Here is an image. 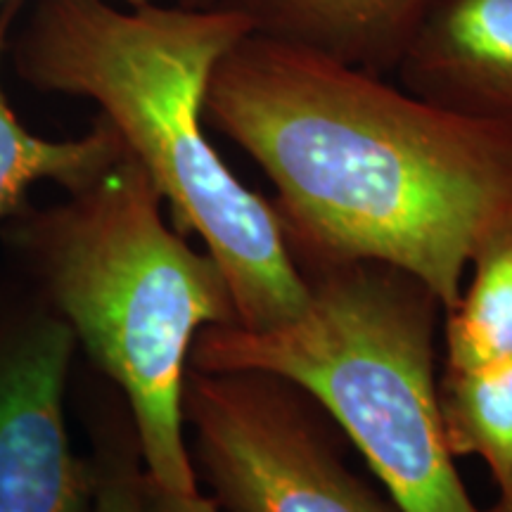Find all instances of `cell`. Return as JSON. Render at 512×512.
<instances>
[{"label": "cell", "instance_id": "cell-12", "mask_svg": "<svg viewBox=\"0 0 512 512\" xmlns=\"http://www.w3.org/2000/svg\"><path fill=\"white\" fill-rule=\"evenodd\" d=\"M140 475L143 472L133 465H107L98 472V484L88 512H147Z\"/></svg>", "mask_w": 512, "mask_h": 512}, {"label": "cell", "instance_id": "cell-10", "mask_svg": "<svg viewBox=\"0 0 512 512\" xmlns=\"http://www.w3.org/2000/svg\"><path fill=\"white\" fill-rule=\"evenodd\" d=\"M437 399L453 458L477 456L498 498L512 494V361L472 370H439Z\"/></svg>", "mask_w": 512, "mask_h": 512}, {"label": "cell", "instance_id": "cell-5", "mask_svg": "<svg viewBox=\"0 0 512 512\" xmlns=\"http://www.w3.org/2000/svg\"><path fill=\"white\" fill-rule=\"evenodd\" d=\"M183 422L195 475L223 512H399L351 470L347 437L287 377L188 368Z\"/></svg>", "mask_w": 512, "mask_h": 512}, {"label": "cell", "instance_id": "cell-9", "mask_svg": "<svg viewBox=\"0 0 512 512\" xmlns=\"http://www.w3.org/2000/svg\"><path fill=\"white\" fill-rule=\"evenodd\" d=\"M17 10L19 0L0 3V64L10 46L8 34ZM126 152L117 128L102 114L81 138L46 140L34 136L12 112L0 83V226L27 209V195L36 183L53 181L67 192L79 190Z\"/></svg>", "mask_w": 512, "mask_h": 512}, {"label": "cell", "instance_id": "cell-8", "mask_svg": "<svg viewBox=\"0 0 512 512\" xmlns=\"http://www.w3.org/2000/svg\"><path fill=\"white\" fill-rule=\"evenodd\" d=\"M252 34L361 72H396L437 0H216Z\"/></svg>", "mask_w": 512, "mask_h": 512}, {"label": "cell", "instance_id": "cell-2", "mask_svg": "<svg viewBox=\"0 0 512 512\" xmlns=\"http://www.w3.org/2000/svg\"><path fill=\"white\" fill-rule=\"evenodd\" d=\"M252 34L211 5L38 0L12 60L29 86L93 100L169 204L178 233L200 235L219 261L238 323L266 330L304 309L273 202L247 188L209 138L204 98L216 64Z\"/></svg>", "mask_w": 512, "mask_h": 512}, {"label": "cell", "instance_id": "cell-3", "mask_svg": "<svg viewBox=\"0 0 512 512\" xmlns=\"http://www.w3.org/2000/svg\"><path fill=\"white\" fill-rule=\"evenodd\" d=\"M164 200L131 152L67 200L19 211L12 240L76 344L124 392L145 477L195 494L183 422L200 330L238 323L226 273L164 219Z\"/></svg>", "mask_w": 512, "mask_h": 512}, {"label": "cell", "instance_id": "cell-13", "mask_svg": "<svg viewBox=\"0 0 512 512\" xmlns=\"http://www.w3.org/2000/svg\"><path fill=\"white\" fill-rule=\"evenodd\" d=\"M140 486H143V498L147 512H223L211 498L202 496L200 491L195 494H181V491H171L140 475Z\"/></svg>", "mask_w": 512, "mask_h": 512}, {"label": "cell", "instance_id": "cell-6", "mask_svg": "<svg viewBox=\"0 0 512 512\" xmlns=\"http://www.w3.org/2000/svg\"><path fill=\"white\" fill-rule=\"evenodd\" d=\"M76 339L43 304L0 328V512H88L98 472L76 458L64 389Z\"/></svg>", "mask_w": 512, "mask_h": 512}, {"label": "cell", "instance_id": "cell-14", "mask_svg": "<svg viewBox=\"0 0 512 512\" xmlns=\"http://www.w3.org/2000/svg\"><path fill=\"white\" fill-rule=\"evenodd\" d=\"M484 512H512V494L496 498V503L491 505V508H486Z\"/></svg>", "mask_w": 512, "mask_h": 512}, {"label": "cell", "instance_id": "cell-11", "mask_svg": "<svg viewBox=\"0 0 512 512\" xmlns=\"http://www.w3.org/2000/svg\"><path fill=\"white\" fill-rule=\"evenodd\" d=\"M470 280L444 311V368L472 370L512 361V228L477 249Z\"/></svg>", "mask_w": 512, "mask_h": 512}, {"label": "cell", "instance_id": "cell-7", "mask_svg": "<svg viewBox=\"0 0 512 512\" xmlns=\"http://www.w3.org/2000/svg\"><path fill=\"white\" fill-rule=\"evenodd\" d=\"M394 76L441 110L512 128V0H437Z\"/></svg>", "mask_w": 512, "mask_h": 512}, {"label": "cell", "instance_id": "cell-4", "mask_svg": "<svg viewBox=\"0 0 512 512\" xmlns=\"http://www.w3.org/2000/svg\"><path fill=\"white\" fill-rule=\"evenodd\" d=\"M297 268L309 287L297 316L266 330L204 328L190 368L264 370L299 384L366 458L399 512H484L441 427L437 294L380 261Z\"/></svg>", "mask_w": 512, "mask_h": 512}, {"label": "cell", "instance_id": "cell-15", "mask_svg": "<svg viewBox=\"0 0 512 512\" xmlns=\"http://www.w3.org/2000/svg\"><path fill=\"white\" fill-rule=\"evenodd\" d=\"M5 3V0H0ZM112 3L119 5H128V8H138V5H152V3H169V0H112Z\"/></svg>", "mask_w": 512, "mask_h": 512}, {"label": "cell", "instance_id": "cell-1", "mask_svg": "<svg viewBox=\"0 0 512 512\" xmlns=\"http://www.w3.org/2000/svg\"><path fill=\"white\" fill-rule=\"evenodd\" d=\"M204 121L271 181L297 266L380 261L448 311L477 249L512 228V128L387 76L247 34L211 74Z\"/></svg>", "mask_w": 512, "mask_h": 512}, {"label": "cell", "instance_id": "cell-16", "mask_svg": "<svg viewBox=\"0 0 512 512\" xmlns=\"http://www.w3.org/2000/svg\"><path fill=\"white\" fill-rule=\"evenodd\" d=\"M181 5H190V8H211L216 5V0H178Z\"/></svg>", "mask_w": 512, "mask_h": 512}]
</instances>
